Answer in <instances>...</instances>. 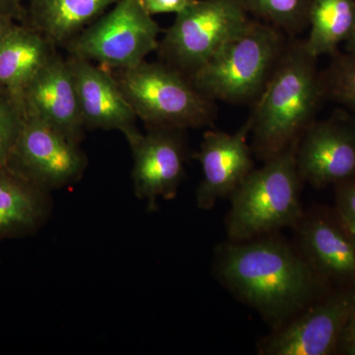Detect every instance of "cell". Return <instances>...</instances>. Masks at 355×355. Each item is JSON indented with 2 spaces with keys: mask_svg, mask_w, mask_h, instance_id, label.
I'll list each match as a JSON object with an SVG mask.
<instances>
[{
  "mask_svg": "<svg viewBox=\"0 0 355 355\" xmlns=\"http://www.w3.org/2000/svg\"><path fill=\"white\" fill-rule=\"evenodd\" d=\"M277 233L219 245L214 261V275L222 286L272 329L331 289L295 244Z\"/></svg>",
  "mask_w": 355,
  "mask_h": 355,
  "instance_id": "obj_1",
  "label": "cell"
},
{
  "mask_svg": "<svg viewBox=\"0 0 355 355\" xmlns=\"http://www.w3.org/2000/svg\"><path fill=\"white\" fill-rule=\"evenodd\" d=\"M304 43L284 50L251 118L254 151L265 162L299 141L312 123L323 83Z\"/></svg>",
  "mask_w": 355,
  "mask_h": 355,
  "instance_id": "obj_2",
  "label": "cell"
},
{
  "mask_svg": "<svg viewBox=\"0 0 355 355\" xmlns=\"http://www.w3.org/2000/svg\"><path fill=\"white\" fill-rule=\"evenodd\" d=\"M298 142L254 169L230 196L225 219L228 241L244 242L279 232L300 220L305 209L296 166Z\"/></svg>",
  "mask_w": 355,
  "mask_h": 355,
  "instance_id": "obj_3",
  "label": "cell"
},
{
  "mask_svg": "<svg viewBox=\"0 0 355 355\" xmlns=\"http://www.w3.org/2000/svg\"><path fill=\"white\" fill-rule=\"evenodd\" d=\"M119 85L137 119L149 128L184 130L214 121V100L191 77L168 64L140 62L119 70Z\"/></svg>",
  "mask_w": 355,
  "mask_h": 355,
  "instance_id": "obj_4",
  "label": "cell"
},
{
  "mask_svg": "<svg viewBox=\"0 0 355 355\" xmlns=\"http://www.w3.org/2000/svg\"><path fill=\"white\" fill-rule=\"evenodd\" d=\"M284 51L275 28L252 21L190 77L214 101L245 102L261 94Z\"/></svg>",
  "mask_w": 355,
  "mask_h": 355,
  "instance_id": "obj_5",
  "label": "cell"
},
{
  "mask_svg": "<svg viewBox=\"0 0 355 355\" xmlns=\"http://www.w3.org/2000/svg\"><path fill=\"white\" fill-rule=\"evenodd\" d=\"M251 23L243 0H198L176 15L158 50L168 64L191 76Z\"/></svg>",
  "mask_w": 355,
  "mask_h": 355,
  "instance_id": "obj_6",
  "label": "cell"
},
{
  "mask_svg": "<svg viewBox=\"0 0 355 355\" xmlns=\"http://www.w3.org/2000/svg\"><path fill=\"white\" fill-rule=\"evenodd\" d=\"M160 27L141 0H119L94 24L65 44L72 57L98 62L107 69H125L158 50Z\"/></svg>",
  "mask_w": 355,
  "mask_h": 355,
  "instance_id": "obj_7",
  "label": "cell"
},
{
  "mask_svg": "<svg viewBox=\"0 0 355 355\" xmlns=\"http://www.w3.org/2000/svg\"><path fill=\"white\" fill-rule=\"evenodd\" d=\"M355 305V286L336 287L286 323L273 329L257 347L260 355L338 354L340 336Z\"/></svg>",
  "mask_w": 355,
  "mask_h": 355,
  "instance_id": "obj_8",
  "label": "cell"
},
{
  "mask_svg": "<svg viewBox=\"0 0 355 355\" xmlns=\"http://www.w3.org/2000/svg\"><path fill=\"white\" fill-rule=\"evenodd\" d=\"M7 167L51 191L76 183L87 167L78 144L26 114Z\"/></svg>",
  "mask_w": 355,
  "mask_h": 355,
  "instance_id": "obj_9",
  "label": "cell"
},
{
  "mask_svg": "<svg viewBox=\"0 0 355 355\" xmlns=\"http://www.w3.org/2000/svg\"><path fill=\"white\" fill-rule=\"evenodd\" d=\"M293 229L294 244L327 286H355V234L336 207L304 210Z\"/></svg>",
  "mask_w": 355,
  "mask_h": 355,
  "instance_id": "obj_10",
  "label": "cell"
},
{
  "mask_svg": "<svg viewBox=\"0 0 355 355\" xmlns=\"http://www.w3.org/2000/svg\"><path fill=\"white\" fill-rule=\"evenodd\" d=\"M182 132L153 128L125 135L132 153L135 195L146 202L149 211L158 209L159 198H175L183 182L188 151Z\"/></svg>",
  "mask_w": 355,
  "mask_h": 355,
  "instance_id": "obj_11",
  "label": "cell"
},
{
  "mask_svg": "<svg viewBox=\"0 0 355 355\" xmlns=\"http://www.w3.org/2000/svg\"><path fill=\"white\" fill-rule=\"evenodd\" d=\"M249 121L237 132L209 130L203 135L200 150L196 153L202 166V180L197 190L198 209L209 210L218 200L230 198L254 168L248 135Z\"/></svg>",
  "mask_w": 355,
  "mask_h": 355,
  "instance_id": "obj_12",
  "label": "cell"
},
{
  "mask_svg": "<svg viewBox=\"0 0 355 355\" xmlns=\"http://www.w3.org/2000/svg\"><path fill=\"white\" fill-rule=\"evenodd\" d=\"M296 166L302 182L314 188L355 179V125L311 123L299 140Z\"/></svg>",
  "mask_w": 355,
  "mask_h": 355,
  "instance_id": "obj_13",
  "label": "cell"
},
{
  "mask_svg": "<svg viewBox=\"0 0 355 355\" xmlns=\"http://www.w3.org/2000/svg\"><path fill=\"white\" fill-rule=\"evenodd\" d=\"M22 101L26 114L80 144L85 127L67 60L55 53L26 87Z\"/></svg>",
  "mask_w": 355,
  "mask_h": 355,
  "instance_id": "obj_14",
  "label": "cell"
},
{
  "mask_svg": "<svg viewBox=\"0 0 355 355\" xmlns=\"http://www.w3.org/2000/svg\"><path fill=\"white\" fill-rule=\"evenodd\" d=\"M67 62L85 128L120 130L125 137L137 130V114L110 69L72 55Z\"/></svg>",
  "mask_w": 355,
  "mask_h": 355,
  "instance_id": "obj_15",
  "label": "cell"
},
{
  "mask_svg": "<svg viewBox=\"0 0 355 355\" xmlns=\"http://www.w3.org/2000/svg\"><path fill=\"white\" fill-rule=\"evenodd\" d=\"M55 53L41 33L16 26L0 43V91L22 101L26 87Z\"/></svg>",
  "mask_w": 355,
  "mask_h": 355,
  "instance_id": "obj_16",
  "label": "cell"
},
{
  "mask_svg": "<svg viewBox=\"0 0 355 355\" xmlns=\"http://www.w3.org/2000/svg\"><path fill=\"white\" fill-rule=\"evenodd\" d=\"M50 211V191L7 166L0 168V238L37 230Z\"/></svg>",
  "mask_w": 355,
  "mask_h": 355,
  "instance_id": "obj_17",
  "label": "cell"
},
{
  "mask_svg": "<svg viewBox=\"0 0 355 355\" xmlns=\"http://www.w3.org/2000/svg\"><path fill=\"white\" fill-rule=\"evenodd\" d=\"M118 1L32 0V27L53 46H62Z\"/></svg>",
  "mask_w": 355,
  "mask_h": 355,
  "instance_id": "obj_18",
  "label": "cell"
},
{
  "mask_svg": "<svg viewBox=\"0 0 355 355\" xmlns=\"http://www.w3.org/2000/svg\"><path fill=\"white\" fill-rule=\"evenodd\" d=\"M306 51L317 58L334 53L355 30V0H312Z\"/></svg>",
  "mask_w": 355,
  "mask_h": 355,
  "instance_id": "obj_19",
  "label": "cell"
},
{
  "mask_svg": "<svg viewBox=\"0 0 355 355\" xmlns=\"http://www.w3.org/2000/svg\"><path fill=\"white\" fill-rule=\"evenodd\" d=\"M247 10L277 27L296 30L309 18L312 0H243Z\"/></svg>",
  "mask_w": 355,
  "mask_h": 355,
  "instance_id": "obj_20",
  "label": "cell"
},
{
  "mask_svg": "<svg viewBox=\"0 0 355 355\" xmlns=\"http://www.w3.org/2000/svg\"><path fill=\"white\" fill-rule=\"evenodd\" d=\"M25 116L23 102L0 91V168L10 159Z\"/></svg>",
  "mask_w": 355,
  "mask_h": 355,
  "instance_id": "obj_21",
  "label": "cell"
},
{
  "mask_svg": "<svg viewBox=\"0 0 355 355\" xmlns=\"http://www.w3.org/2000/svg\"><path fill=\"white\" fill-rule=\"evenodd\" d=\"M336 101L355 109V55L336 58L327 74L326 86Z\"/></svg>",
  "mask_w": 355,
  "mask_h": 355,
  "instance_id": "obj_22",
  "label": "cell"
},
{
  "mask_svg": "<svg viewBox=\"0 0 355 355\" xmlns=\"http://www.w3.org/2000/svg\"><path fill=\"white\" fill-rule=\"evenodd\" d=\"M336 209L355 234V179L336 184Z\"/></svg>",
  "mask_w": 355,
  "mask_h": 355,
  "instance_id": "obj_23",
  "label": "cell"
},
{
  "mask_svg": "<svg viewBox=\"0 0 355 355\" xmlns=\"http://www.w3.org/2000/svg\"><path fill=\"white\" fill-rule=\"evenodd\" d=\"M198 0H141L142 6L149 15L156 14L184 12L190 8Z\"/></svg>",
  "mask_w": 355,
  "mask_h": 355,
  "instance_id": "obj_24",
  "label": "cell"
},
{
  "mask_svg": "<svg viewBox=\"0 0 355 355\" xmlns=\"http://www.w3.org/2000/svg\"><path fill=\"white\" fill-rule=\"evenodd\" d=\"M338 354L355 355V305L340 336Z\"/></svg>",
  "mask_w": 355,
  "mask_h": 355,
  "instance_id": "obj_25",
  "label": "cell"
},
{
  "mask_svg": "<svg viewBox=\"0 0 355 355\" xmlns=\"http://www.w3.org/2000/svg\"><path fill=\"white\" fill-rule=\"evenodd\" d=\"M22 0H0V12L10 16L14 20L21 19L24 16Z\"/></svg>",
  "mask_w": 355,
  "mask_h": 355,
  "instance_id": "obj_26",
  "label": "cell"
},
{
  "mask_svg": "<svg viewBox=\"0 0 355 355\" xmlns=\"http://www.w3.org/2000/svg\"><path fill=\"white\" fill-rule=\"evenodd\" d=\"M16 26L12 17L0 12V43L15 29Z\"/></svg>",
  "mask_w": 355,
  "mask_h": 355,
  "instance_id": "obj_27",
  "label": "cell"
},
{
  "mask_svg": "<svg viewBox=\"0 0 355 355\" xmlns=\"http://www.w3.org/2000/svg\"><path fill=\"white\" fill-rule=\"evenodd\" d=\"M347 49L349 53L355 55V30L352 33V37L347 41Z\"/></svg>",
  "mask_w": 355,
  "mask_h": 355,
  "instance_id": "obj_28",
  "label": "cell"
}]
</instances>
